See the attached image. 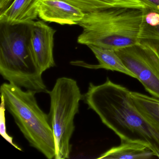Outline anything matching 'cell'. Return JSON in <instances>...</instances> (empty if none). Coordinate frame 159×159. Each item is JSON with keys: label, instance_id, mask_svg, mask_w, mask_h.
Returning a JSON list of instances; mask_svg holds the SVG:
<instances>
[{"label": "cell", "instance_id": "5", "mask_svg": "<svg viewBox=\"0 0 159 159\" xmlns=\"http://www.w3.org/2000/svg\"><path fill=\"white\" fill-rule=\"evenodd\" d=\"M48 93L51 99L48 117L55 141L54 159H69L71 151L70 140L75 129L74 120L83 96L77 81L67 77L57 79Z\"/></svg>", "mask_w": 159, "mask_h": 159}, {"label": "cell", "instance_id": "7", "mask_svg": "<svg viewBox=\"0 0 159 159\" xmlns=\"http://www.w3.org/2000/svg\"><path fill=\"white\" fill-rule=\"evenodd\" d=\"M56 30L43 21L33 22L31 48L35 60L43 72L55 66L53 56L54 37Z\"/></svg>", "mask_w": 159, "mask_h": 159}, {"label": "cell", "instance_id": "8", "mask_svg": "<svg viewBox=\"0 0 159 159\" xmlns=\"http://www.w3.org/2000/svg\"><path fill=\"white\" fill-rule=\"evenodd\" d=\"M39 16L44 22L61 25H78L85 13L63 0H41Z\"/></svg>", "mask_w": 159, "mask_h": 159}, {"label": "cell", "instance_id": "9", "mask_svg": "<svg viewBox=\"0 0 159 159\" xmlns=\"http://www.w3.org/2000/svg\"><path fill=\"white\" fill-rule=\"evenodd\" d=\"M97 59L98 65H92L82 61H72L73 66L83 67L92 69H104L112 71H118L136 79L135 76L125 66L123 62L114 50L101 48L94 45H88Z\"/></svg>", "mask_w": 159, "mask_h": 159}, {"label": "cell", "instance_id": "1", "mask_svg": "<svg viewBox=\"0 0 159 159\" xmlns=\"http://www.w3.org/2000/svg\"><path fill=\"white\" fill-rule=\"evenodd\" d=\"M83 98L121 141L146 145L159 158V131L138 109L130 90L107 78L99 85L90 83Z\"/></svg>", "mask_w": 159, "mask_h": 159}, {"label": "cell", "instance_id": "17", "mask_svg": "<svg viewBox=\"0 0 159 159\" xmlns=\"http://www.w3.org/2000/svg\"><path fill=\"white\" fill-rule=\"evenodd\" d=\"M157 30V32L159 35V25L158 26L155 27ZM154 42V44H155V48H156V51H157V54L159 57V39L157 41H153Z\"/></svg>", "mask_w": 159, "mask_h": 159}, {"label": "cell", "instance_id": "14", "mask_svg": "<svg viewBox=\"0 0 159 159\" xmlns=\"http://www.w3.org/2000/svg\"><path fill=\"white\" fill-rule=\"evenodd\" d=\"M145 19V22L148 25L158 26L159 25V13L151 9H148Z\"/></svg>", "mask_w": 159, "mask_h": 159}, {"label": "cell", "instance_id": "6", "mask_svg": "<svg viewBox=\"0 0 159 159\" xmlns=\"http://www.w3.org/2000/svg\"><path fill=\"white\" fill-rule=\"evenodd\" d=\"M114 51L145 89L159 99V57L153 41H141Z\"/></svg>", "mask_w": 159, "mask_h": 159}, {"label": "cell", "instance_id": "2", "mask_svg": "<svg viewBox=\"0 0 159 159\" xmlns=\"http://www.w3.org/2000/svg\"><path fill=\"white\" fill-rule=\"evenodd\" d=\"M148 9L111 7L86 13L78 25L83 29L80 44L116 50L143 40H158L155 27L145 22Z\"/></svg>", "mask_w": 159, "mask_h": 159}, {"label": "cell", "instance_id": "16", "mask_svg": "<svg viewBox=\"0 0 159 159\" xmlns=\"http://www.w3.org/2000/svg\"><path fill=\"white\" fill-rule=\"evenodd\" d=\"M15 0H0V16L3 14L11 5Z\"/></svg>", "mask_w": 159, "mask_h": 159}, {"label": "cell", "instance_id": "4", "mask_svg": "<svg viewBox=\"0 0 159 159\" xmlns=\"http://www.w3.org/2000/svg\"><path fill=\"white\" fill-rule=\"evenodd\" d=\"M1 97L5 107L30 145L49 159L56 155L55 141L48 115L38 105L35 95L10 83L2 84Z\"/></svg>", "mask_w": 159, "mask_h": 159}, {"label": "cell", "instance_id": "3", "mask_svg": "<svg viewBox=\"0 0 159 159\" xmlns=\"http://www.w3.org/2000/svg\"><path fill=\"white\" fill-rule=\"evenodd\" d=\"M0 21V74L9 83L48 93L31 48L33 22Z\"/></svg>", "mask_w": 159, "mask_h": 159}, {"label": "cell", "instance_id": "13", "mask_svg": "<svg viewBox=\"0 0 159 159\" xmlns=\"http://www.w3.org/2000/svg\"><path fill=\"white\" fill-rule=\"evenodd\" d=\"M1 125H0V130H1V134L3 138L5 139L7 141H9L11 144L13 145L14 147H15L16 148L20 150H22L21 148H18V146L15 145L14 143L13 142L12 138L6 132V125H5V103L3 98H1Z\"/></svg>", "mask_w": 159, "mask_h": 159}, {"label": "cell", "instance_id": "15", "mask_svg": "<svg viewBox=\"0 0 159 159\" xmlns=\"http://www.w3.org/2000/svg\"><path fill=\"white\" fill-rule=\"evenodd\" d=\"M144 2L151 10L159 13V0H139Z\"/></svg>", "mask_w": 159, "mask_h": 159}, {"label": "cell", "instance_id": "10", "mask_svg": "<svg viewBox=\"0 0 159 159\" xmlns=\"http://www.w3.org/2000/svg\"><path fill=\"white\" fill-rule=\"evenodd\" d=\"M155 156L153 151L143 144L121 141V144L112 147L99 155L98 159H147Z\"/></svg>", "mask_w": 159, "mask_h": 159}, {"label": "cell", "instance_id": "12", "mask_svg": "<svg viewBox=\"0 0 159 159\" xmlns=\"http://www.w3.org/2000/svg\"><path fill=\"white\" fill-rule=\"evenodd\" d=\"M85 13L92 12L111 7H128L140 9H149L139 0H63Z\"/></svg>", "mask_w": 159, "mask_h": 159}, {"label": "cell", "instance_id": "11", "mask_svg": "<svg viewBox=\"0 0 159 159\" xmlns=\"http://www.w3.org/2000/svg\"><path fill=\"white\" fill-rule=\"evenodd\" d=\"M41 0H15L9 9L0 16V21L14 23L34 21L39 16L38 3Z\"/></svg>", "mask_w": 159, "mask_h": 159}]
</instances>
